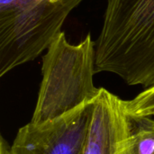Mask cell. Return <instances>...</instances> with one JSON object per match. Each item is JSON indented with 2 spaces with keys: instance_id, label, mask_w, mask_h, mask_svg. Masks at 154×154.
<instances>
[{
  "instance_id": "7a4b0ae2",
  "label": "cell",
  "mask_w": 154,
  "mask_h": 154,
  "mask_svg": "<svg viewBox=\"0 0 154 154\" xmlns=\"http://www.w3.org/2000/svg\"><path fill=\"white\" fill-rule=\"evenodd\" d=\"M96 73V42L90 33L72 44L62 31L43 55L42 78L31 122L54 119L90 102L99 91L94 85Z\"/></svg>"
},
{
  "instance_id": "ba28073f",
  "label": "cell",
  "mask_w": 154,
  "mask_h": 154,
  "mask_svg": "<svg viewBox=\"0 0 154 154\" xmlns=\"http://www.w3.org/2000/svg\"><path fill=\"white\" fill-rule=\"evenodd\" d=\"M8 143L5 142V140L2 137L1 138V148H0V154H6L8 150Z\"/></svg>"
},
{
  "instance_id": "6da1fadb",
  "label": "cell",
  "mask_w": 154,
  "mask_h": 154,
  "mask_svg": "<svg viewBox=\"0 0 154 154\" xmlns=\"http://www.w3.org/2000/svg\"><path fill=\"white\" fill-rule=\"evenodd\" d=\"M96 42V72L154 86V0H107Z\"/></svg>"
},
{
  "instance_id": "8992f818",
  "label": "cell",
  "mask_w": 154,
  "mask_h": 154,
  "mask_svg": "<svg viewBox=\"0 0 154 154\" xmlns=\"http://www.w3.org/2000/svg\"><path fill=\"white\" fill-rule=\"evenodd\" d=\"M154 116L131 118L134 154H154Z\"/></svg>"
},
{
  "instance_id": "52a82bcc",
  "label": "cell",
  "mask_w": 154,
  "mask_h": 154,
  "mask_svg": "<svg viewBox=\"0 0 154 154\" xmlns=\"http://www.w3.org/2000/svg\"><path fill=\"white\" fill-rule=\"evenodd\" d=\"M125 107L133 118L154 116V86L145 88L131 100H125Z\"/></svg>"
},
{
  "instance_id": "5b68a950",
  "label": "cell",
  "mask_w": 154,
  "mask_h": 154,
  "mask_svg": "<svg viewBox=\"0 0 154 154\" xmlns=\"http://www.w3.org/2000/svg\"><path fill=\"white\" fill-rule=\"evenodd\" d=\"M82 154H134L132 123L125 100L104 88L91 101Z\"/></svg>"
},
{
  "instance_id": "277c9868",
  "label": "cell",
  "mask_w": 154,
  "mask_h": 154,
  "mask_svg": "<svg viewBox=\"0 0 154 154\" xmlns=\"http://www.w3.org/2000/svg\"><path fill=\"white\" fill-rule=\"evenodd\" d=\"M91 101L54 119L21 127L6 154H82Z\"/></svg>"
},
{
  "instance_id": "3957f363",
  "label": "cell",
  "mask_w": 154,
  "mask_h": 154,
  "mask_svg": "<svg viewBox=\"0 0 154 154\" xmlns=\"http://www.w3.org/2000/svg\"><path fill=\"white\" fill-rule=\"evenodd\" d=\"M84 0H0V77L33 60Z\"/></svg>"
}]
</instances>
